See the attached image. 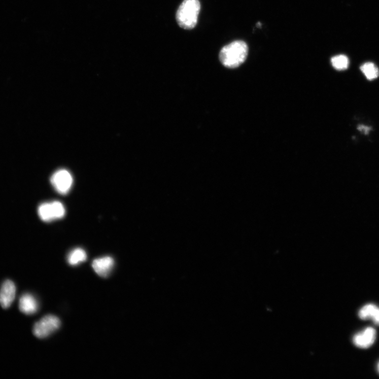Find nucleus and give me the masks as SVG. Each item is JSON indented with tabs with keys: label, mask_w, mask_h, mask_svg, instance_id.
Wrapping results in <instances>:
<instances>
[{
	"label": "nucleus",
	"mask_w": 379,
	"mask_h": 379,
	"mask_svg": "<svg viewBox=\"0 0 379 379\" xmlns=\"http://www.w3.org/2000/svg\"><path fill=\"white\" fill-rule=\"evenodd\" d=\"M248 54V47L246 42L235 41L221 49L219 59L224 66L236 68L245 61Z\"/></svg>",
	"instance_id": "obj_1"
},
{
	"label": "nucleus",
	"mask_w": 379,
	"mask_h": 379,
	"mask_svg": "<svg viewBox=\"0 0 379 379\" xmlns=\"http://www.w3.org/2000/svg\"><path fill=\"white\" fill-rule=\"evenodd\" d=\"M200 9L199 0H184L177 12L176 19L179 26L184 29H193L197 24Z\"/></svg>",
	"instance_id": "obj_2"
},
{
	"label": "nucleus",
	"mask_w": 379,
	"mask_h": 379,
	"mask_svg": "<svg viewBox=\"0 0 379 379\" xmlns=\"http://www.w3.org/2000/svg\"><path fill=\"white\" fill-rule=\"evenodd\" d=\"M60 325V320L57 317L53 315L46 316L36 323L33 329V334L38 338H47L57 331Z\"/></svg>",
	"instance_id": "obj_3"
},
{
	"label": "nucleus",
	"mask_w": 379,
	"mask_h": 379,
	"mask_svg": "<svg viewBox=\"0 0 379 379\" xmlns=\"http://www.w3.org/2000/svg\"><path fill=\"white\" fill-rule=\"evenodd\" d=\"M65 214V208L59 201L46 202L41 204L38 208V215L45 222H51L62 218Z\"/></svg>",
	"instance_id": "obj_4"
},
{
	"label": "nucleus",
	"mask_w": 379,
	"mask_h": 379,
	"mask_svg": "<svg viewBox=\"0 0 379 379\" xmlns=\"http://www.w3.org/2000/svg\"><path fill=\"white\" fill-rule=\"evenodd\" d=\"M51 183L59 193L66 194L72 187L73 178L68 171L62 169L55 172L52 176Z\"/></svg>",
	"instance_id": "obj_5"
},
{
	"label": "nucleus",
	"mask_w": 379,
	"mask_h": 379,
	"mask_svg": "<svg viewBox=\"0 0 379 379\" xmlns=\"http://www.w3.org/2000/svg\"><path fill=\"white\" fill-rule=\"evenodd\" d=\"M16 295V287L15 284L10 280L5 281L0 289V305L6 309L15 300Z\"/></svg>",
	"instance_id": "obj_6"
},
{
	"label": "nucleus",
	"mask_w": 379,
	"mask_h": 379,
	"mask_svg": "<svg viewBox=\"0 0 379 379\" xmlns=\"http://www.w3.org/2000/svg\"><path fill=\"white\" fill-rule=\"evenodd\" d=\"M376 331L371 327H368L363 332L356 334L353 339L355 345L361 349H367L375 342Z\"/></svg>",
	"instance_id": "obj_7"
},
{
	"label": "nucleus",
	"mask_w": 379,
	"mask_h": 379,
	"mask_svg": "<svg viewBox=\"0 0 379 379\" xmlns=\"http://www.w3.org/2000/svg\"><path fill=\"white\" fill-rule=\"evenodd\" d=\"M115 261L110 257H105L94 260L92 267L95 272L103 278L108 277L113 270Z\"/></svg>",
	"instance_id": "obj_8"
},
{
	"label": "nucleus",
	"mask_w": 379,
	"mask_h": 379,
	"mask_svg": "<svg viewBox=\"0 0 379 379\" xmlns=\"http://www.w3.org/2000/svg\"><path fill=\"white\" fill-rule=\"evenodd\" d=\"M19 307L21 313L27 315H30L38 312L39 304L33 295L25 293L20 298Z\"/></svg>",
	"instance_id": "obj_9"
},
{
	"label": "nucleus",
	"mask_w": 379,
	"mask_h": 379,
	"mask_svg": "<svg viewBox=\"0 0 379 379\" xmlns=\"http://www.w3.org/2000/svg\"><path fill=\"white\" fill-rule=\"evenodd\" d=\"M359 317L363 320L371 319L375 325L379 326V307L373 304L362 307L359 312Z\"/></svg>",
	"instance_id": "obj_10"
},
{
	"label": "nucleus",
	"mask_w": 379,
	"mask_h": 379,
	"mask_svg": "<svg viewBox=\"0 0 379 379\" xmlns=\"http://www.w3.org/2000/svg\"><path fill=\"white\" fill-rule=\"evenodd\" d=\"M87 258L86 251L82 249L77 248L70 253L67 256V261L70 265H76L85 261Z\"/></svg>",
	"instance_id": "obj_11"
},
{
	"label": "nucleus",
	"mask_w": 379,
	"mask_h": 379,
	"mask_svg": "<svg viewBox=\"0 0 379 379\" xmlns=\"http://www.w3.org/2000/svg\"><path fill=\"white\" fill-rule=\"evenodd\" d=\"M360 69L361 72L369 80L376 79L379 76V70L377 67L373 63L367 62L363 64Z\"/></svg>",
	"instance_id": "obj_12"
},
{
	"label": "nucleus",
	"mask_w": 379,
	"mask_h": 379,
	"mask_svg": "<svg viewBox=\"0 0 379 379\" xmlns=\"http://www.w3.org/2000/svg\"><path fill=\"white\" fill-rule=\"evenodd\" d=\"M331 63L334 68L339 71L346 70L349 65V60L347 56L339 55L331 59Z\"/></svg>",
	"instance_id": "obj_13"
},
{
	"label": "nucleus",
	"mask_w": 379,
	"mask_h": 379,
	"mask_svg": "<svg viewBox=\"0 0 379 379\" xmlns=\"http://www.w3.org/2000/svg\"><path fill=\"white\" fill-rule=\"evenodd\" d=\"M358 129L360 131H361L366 134H368L371 129V128L369 127V126L363 125H359Z\"/></svg>",
	"instance_id": "obj_14"
},
{
	"label": "nucleus",
	"mask_w": 379,
	"mask_h": 379,
	"mask_svg": "<svg viewBox=\"0 0 379 379\" xmlns=\"http://www.w3.org/2000/svg\"><path fill=\"white\" fill-rule=\"evenodd\" d=\"M377 370H378V371L379 372V363L377 364Z\"/></svg>",
	"instance_id": "obj_15"
}]
</instances>
